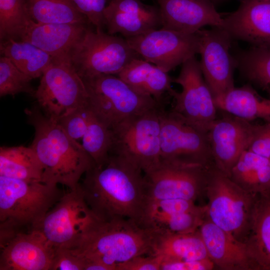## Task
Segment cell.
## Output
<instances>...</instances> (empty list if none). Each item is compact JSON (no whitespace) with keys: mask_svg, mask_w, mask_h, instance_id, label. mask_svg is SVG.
I'll use <instances>...</instances> for the list:
<instances>
[{"mask_svg":"<svg viewBox=\"0 0 270 270\" xmlns=\"http://www.w3.org/2000/svg\"><path fill=\"white\" fill-rule=\"evenodd\" d=\"M142 172L124 159L110 154L105 164L94 165L84 174L80 188L98 218H128L142 226L148 202Z\"/></svg>","mask_w":270,"mask_h":270,"instance_id":"6da1fadb","label":"cell"},{"mask_svg":"<svg viewBox=\"0 0 270 270\" xmlns=\"http://www.w3.org/2000/svg\"><path fill=\"white\" fill-rule=\"evenodd\" d=\"M154 232L128 218L102 220L96 216L77 245L70 249L84 261V270H116L118 264L150 254Z\"/></svg>","mask_w":270,"mask_h":270,"instance_id":"7a4b0ae2","label":"cell"},{"mask_svg":"<svg viewBox=\"0 0 270 270\" xmlns=\"http://www.w3.org/2000/svg\"><path fill=\"white\" fill-rule=\"evenodd\" d=\"M34 136L30 146L44 170L43 182L76 189L82 175L94 164L81 144L71 138L58 122L38 109L27 110Z\"/></svg>","mask_w":270,"mask_h":270,"instance_id":"3957f363","label":"cell"},{"mask_svg":"<svg viewBox=\"0 0 270 270\" xmlns=\"http://www.w3.org/2000/svg\"><path fill=\"white\" fill-rule=\"evenodd\" d=\"M64 194L58 184L0 176V232L35 228Z\"/></svg>","mask_w":270,"mask_h":270,"instance_id":"277c9868","label":"cell"},{"mask_svg":"<svg viewBox=\"0 0 270 270\" xmlns=\"http://www.w3.org/2000/svg\"><path fill=\"white\" fill-rule=\"evenodd\" d=\"M204 191L208 198L206 217L244 242L257 194L242 188L214 166L209 171Z\"/></svg>","mask_w":270,"mask_h":270,"instance_id":"5b68a950","label":"cell"},{"mask_svg":"<svg viewBox=\"0 0 270 270\" xmlns=\"http://www.w3.org/2000/svg\"><path fill=\"white\" fill-rule=\"evenodd\" d=\"M162 108L130 117L114 126L110 154L124 159L143 173L156 166L161 160L160 112Z\"/></svg>","mask_w":270,"mask_h":270,"instance_id":"8992f818","label":"cell"},{"mask_svg":"<svg viewBox=\"0 0 270 270\" xmlns=\"http://www.w3.org/2000/svg\"><path fill=\"white\" fill-rule=\"evenodd\" d=\"M83 80L88 92V106L110 128L125 119L162 106L116 75L102 74Z\"/></svg>","mask_w":270,"mask_h":270,"instance_id":"52a82bcc","label":"cell"},{"mask_svg":"<svg viewBox=\"0 0 270 270\" xmlns=\"http://www.w3.org/2000/svg\"><path fill=\"white\" fill-rule=\"evenodd\" d=\"M34 97L47 117L58 122L74 110L88 105L83 79L68 56L53 58L41 76Z\"/></svg>","mask_w":270,"mask_h":270,"instance_id":"ba28073f","label":"cell"},{"mask_svg":"<svg viewBox=\"0 0 270 270\" xmlns=\"http://www.w3.org/2000/svg\"><path fill=\"white\" fill-rule=\"evenodd\" d=\"M68 56L82 79L117 75L132 60L141 58L126 38L89 28Z\"/></svg>","mask_w":270,"mask_h":270,"instance_id":"9c48e42d","label":"cell"},{"mask_svg":"<svg viewBox=\"0 0 270 270\" xmlns=\"http://www.w3.org/2000/svg\"><path fill=\"white\" fill-rule=\"evenodd\" d=\"M212 166L161 160L156 166L144 172L147 204L168 199L195 202L204 191Z\"/></svg>","mask_w":270,"mask_h":270,"instance_id":"30bf717a","label":"cell"},{"mask_svg":"<svg viewBox=\"0 0 270 270\" xmlns=\"http://www.w3.org/2000/svg\"><path fill=\"white\" fill-rule=\"evenodd\" d=\"M172 82L180 84L182 90L172 89L170 92L174 100L172 110L190 124L207 132L217 118L218 109L195 56L182 64L180 72Z\"/></svg>","mask_w":270,"mask_h":270,"instance_id":"8fae6325","label":"cell"},{"mask_svg":"<svg viewBox=\"0 0 270 270\" xmlns=\"http://www.w3.org/2000/svg\"><path fill=\"white\" fill-rule=\"evenodd\" d=\"M96 216L78 187L64 194L35 228L55 248L72 249Z\"/></svg>","mask_w":270,"mask_h":270,"instance_id":"7c38bea8","label":"cell"},{"mask_svg":"<svg viewBox=\"0 0 270 270\" xmlns=\"http://www.w3.org/2000/svg\"><path fill=\"white\" fill-rule=\"evenodd\" d=\"M161 160L214 165L208 133L190 124L172 110L160 112Z\"/></svg>","mask_w":270,"mask_h":270,"instance_id":"4fadbf2b","label":"cell"},{"mask_svg":"<svg viewBox=\"0 0 270 270\" xmlns=\"http://www.w3.org/2000/svg\"><path fill=\"white\" fill-rule=\"evenodd\" d=\"M125 38L142 58L167 72L198 54L197 32L188 34L161 28Z\"/></svg>","mask_w":270,"mask_h":270,"instance_id":"5bb4252c","label":"cell"},{"mask_svg":"<svg viewBox=\"0 0 270 270\" xmlns=\"http://www.w3.org/2000/svg\"><path fill=\"white\" fill-rule=\"evenodd\" d=\"M196 32L200 38L201 70L214 100H217L234 88L236 63L230 52L232 37L220 28Z\"/></svg>","mask_w":270,"mask_h":270,"instance_id":"9a60e30c","label":"cell"},{"mask_svg":"<svg viewBox=\"0 0 270 270\" xmlns=\"http://www.w3.org/2000/svg\"><path fill=\"white\" fill-rule=\"evenodd\" d=\"M226 113L217 116L207 133L214 166L230 176L242 154L248 150L256 124Z\"/></svg>","mask_w":270,"mask_h":270,"instance_id":"2e32d148","label":"cell"},{"mask_svg":"<svg viewBox=\"0 0 270 270\" xmlns=\"http://www.w3.org/2000/svg\"><path fill=\"white\" fill-rule=\"evenodd\" d=\"M0 248V270H51L56 249L36 228L18 232Z\"/></svg>","mask_w":270,"mask_h":270,"instance_id":"e0dca14e","label":"cell"},{"mask_svg":"<svg viewBox=\"0 0 270 270\" xmlns=\"http://www.w3.org/2000/svg\"><path fill=\"white\" fill-rule=\"evenodd\" d=\"M108 33L125 38L142 34L162 26L158 7L140 0H111L104 12Z\"/></svg>","mask_w":270,"mask_h":270,"instance_id":"ac0fdd59","label":"cell"},{"mask_svg":"<svg viewBox=\"0 0 270 270\" xmlns=\"http://www.w3.org/2000/svg\"><path fill=\"white\" fill-rule=\"evenodd\" d=\"M162 28L194 34L205 26L222 28L224 18L210 0H156Z\"/></svg>","mask_w":270,"mask_h":270,"instance_id":"d6986e66","label":"cell"},{"mask_svg":"<svg viewBox=\"0 0 270 270\" xmlns=\"http://www.w3.org/2000/svg\"><path fill=\"white\" fill-rule=\"evenodd\" d=\"M222 28L232 38L270 46V0H242L238 10L224 18Z\"/></svg>","mask_w":270,"mask_h":270,"instance_id":"ffe728a7","label":"cell"},{"mask_svg":"<svg viewBox=\"0 0 270 270\" xmlns=\"http://www.w3.org/2000/svg\"><path fill=\"white\" fill-rule=\"evenodd\" d=\"M210 259L224 270H255L244 244L206 217L198 228Z\"/></svg>","mask_w":270,"mask_h":270,"instance_id":"44dd1931","label":"cell"},{"mask_svg":"<svg viewBox=\"0 0 270 270\" xmlns=\"http://www.w3.org/2000/svg\"><path fill=\"white\" fill-rule=\"evenodd\" d=\"M88 29L86 24H46L32 20L20 40L34 44L53 58L66 56Z\"/></svg>","mask_w":270,"mask_h":270,"instance_id":"7402d4cb","label":"cell"},{"mask_svg":"<svg viewBox=\"0 0 270 270\" xmlns=\"http://www.w3.org/2000/svg\"><path fill=\"white\" fill-rule=\"evenodd\" d=\"M256 270H270V193L256 196L244 241Z\"/></svg>","mask_w":270,"mask_h":270,"instance_id":"603a6c76","label":"cell"},{"mask_svg":"<svg viewBox=\"0 0 270 270\" xmlns=\"http://www.w3.org/2000/svg\"><path fill=\"white\" fill-rule=\"evenodd\" d=\"M138 93L153 98L162 106L164 94L172 88L167 72L142 58L132 60L117 75Z\"/></svg>","mask_w":270,"mask_h":270,"instance_id":"cb8c5ba5","label":"cell"},{"mask_svg":"<svg viewBox=\"0 0 270 270\" xmlns=\"http://www.w3.org/2000/svg\"><path fill=\"white\" fill-rule=\"evenodd\" d=\"M150 254L160 256L162 260L210 259L198 230L188 234L154 232Z\"/></svg>","mask_w":270,"mask_h":270,"instance_id":"d4e9b609","label":"cell"},{"mask_svg":"<svg viewBox=\"0 0 270 270\" xmlns=\"http://www.w3.org/2000/svg\"><path fill=\"white\" fill-rule=\"evenodd\" d=\"M214 102L222 112L251 122L260 119L270 123V98L262 97L248 85L234 87Z\"/></svg>","mask_w":270,"mask_h":270,"instance_id":"484cf974","label":"cell"},{"mask_svg":"<svg viewBox=\"0 0 270 270\" xmlns=\"http://www.w3.org/2000/svg\"><path fill=\"white\" fill-rule=\"evenodd\" d=\"M229 177L253 194L270 193V159L246 150L233 167Z\"/></svg>","mask_w":270,"mask_h":270,"instance_id":"4316f807","label":"cell"},{"mask_svg":"<svg viewBox=\"0 0 270 270\" xmlns=\"http://www.w3.org/2000/svg\"><path fill=\"white\" fill-rule=\"evenodd\" d=\"M44 168L30 146L0 148V176L28 181L43 182Z\"/></svg>","mask_w":270,"mask_h":270,"instance_id":"83f0119b","label":"cell"},{"mask_svg":"<svg viewBox=\"0 0 270 270\" xmlns=\"http://www.w3.org/2000/svg\"><path fill=\"white\" fill-rule=\"evenodd\" d=\"M0 54L32 79L42 76L53 60L34 44L12 39L1 42Z\"/></svg>","mask_w":270,"mask_h":270,"instance_id":"f1b7e54d","label":"cell"},{"mask_svg":"<svg viewBox=\"0 0 270 270\" xmlns=\"http://www.w3.org/2000/svg\"><path fill=\"white\" fill-rule=\"evenodd\" d=\"M206 218V207L192 211L163 214L145 213L142 225L158 232L188 234L198 230Z\"/></svg>","mask_w":270,"mask_h":270,"instance_id":"f546056e","label":"cell"},{"mask_svg":"<svg viewBox=\"0 0 270 270\" xmlns=\"http://www.w3.org/2000/svg\"><path fill=\"white\" fill-rule=\"evenodd\" d=\"M27 8L32 19L37 22L86 24L88 22L72 0H29Z\"/></svg>","mask_w":270,"mask_h":270,"instance_id":"4dcf8cb0","label":"cell"},{"mask_svg":"<svg viewBox=\"0 0 270 270\" xmlns=\"http://www.w3.org/2000/svg\"><path fill=\"white\" fill-rule=\"evenodd\" d=\"M82 140L83 148L94 165L102 166L108 162L113 142L112 130L89 106L88 128Z\"/></svg>","mask_w":270,"mask_h":270,"instance_id":"1f68e13d","label":"cell"},{"mask_svg":"<svg viewBox=\"0 0 270 270\" xmlns=\"http://www.w3.org/2000/svg\"><path fill=\"white\" fill-rule=\"evenodd\" d=\"M32 20L24 0H0V39H21Z\"/></svg>","mask_w":270,"mask_h":270,"instance_id":"d6a6232c","label":"cell"},{"mask_svg":"<svg viewBox=\"0 0 270 270\" xmlns=\"http://www.w3.org/2000/svg\"><path fill=\"white\" fill-rule=\"evenodd\" d=\"M240 67L250 82L270 96V46H254L242 55Z\"/></svg>","mask_w":270,"mask_h":270,"instance_id":"836d02e7","label":"cell"},{"mask_svg":"<svg viewBox=\"0 0 270 270\" xmlns=\"http://www.w3.org/2000/svg\"><path fill=\"white\" fill-rule=\"evenodd\" d=\"M32 78L20 71L8 58H0V96L25 92L34 96Z\"/></svg>","mask_w":270,"mask_h":270,"instance_id":"e575fe53","label":"cell"},{"mask_svg":"<svg viewBox=\"0 0 270 270\" xmlns=\"http://www.w3.org/2000/svg\"><path fill=\"white\" fill-rule=\"evenodd\" d=\"M88 106L78 108L59 120L58 122L72 139H82L88 125Z\"/></svg>","mask_w":270,"mask_h":270,"instance_id":"d590c367","label":"cell"},{"mask_svg":"<svg viewBox=\"0 0 270 270\" xmlns=\"http://www.w3.org/2000/svg\"><path fill=\"white\" fill-rule=\"evenodd\" d=\"M78 10L84 15L98 32L103 31L104 12L107 0H72Z\"/></svg>","mask_w":270,"mask_h":270,"instance_id":"8d00e7d4","label":"cell"},{"mask_svg":"<svg viewBox=\"0 0 270 270\" xmlns=\"http://www.w3.org/2000/svg\"><path fill=\"white\" fill-rule=\"evenodd\" d=\"M84 260L70 249L56 248L51 270H84Z\"/></svg>","mask_w":270,"mask_h":270,"instance_id":"74e56055","label":"cell"},{"mask_svg":"<svg viewBox=\"0 0 270 270\" xmlns=\"http://www.w3.org/2000/svg\"><path fill=\"white\" fill-rule=\"evenodd\" d=\"M248 150L270 159V123L256 124L254 136Z\"/></svg>","mask_w":270,"mask_h":270,"instance_id":"f35d334b","label":"cell"},{"mask_svg":"<svg viewBox=\"0 0 270 270\" xmlns=\"http://www.w3.org/2000/svg\"><path fill=\"white\" fill-rule=\"evenodd\" d=\"M136 256L120 264L116 270H160L162 258L148 254Z\"/></svg>","mask_w":270,"mask_h":270,"instance_id":"ab89813d","label":"cell"},{"mask_svg":"<svg viewBox=\"0 0 270 270\" xmlns=\"http://www.w3.org/2000/svg\"><path fill=\"white\" fill-rule=\"evenodd\" d=\"M214 265L210 259L200 260H162L160 270H210Z\"/></svg>","mask_w":270,"mask_h":270,"instance_id":"60d3db41","label":"cell"},{"mask_svg":"<svg viewBox=\"0 0 270 270\" xmlns=\"http://www.w3.org/2000/svg\"></svg>","mask_w":270,"mask_h":270,"instance_id":"b9f144b4","label":"cell"}]
</instances>
